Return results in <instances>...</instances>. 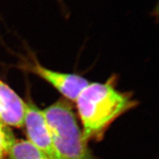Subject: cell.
I'll return each instance as SVG.
<instances>
[{"label":"cell","instance_id":"6da1fadb","mask_svg":"<svg viewBox=\"0 0 159 159\" xmlns=\"http://www.w3.org/2000/svg\"><path fill=\"white\" fill-rule=\"evenodd\" d=\"M116 80L112 76L106 82H89L76 99L87 142L100 141L114 121L137 106L131 94L118 90Z\"/></svg>","mask_w":159,"mask_h":159},{"label":"cell","instance_id":"7a4b0ae2","mask_svg":"<svg viewBox=\"0 0 159 159\" xmlns=\"http://www.w3.org/2000/svg\"><path fill=\"white\" fill-rule=\"evenodd\" d=\"M43 111L60 155L64 159H95L68 100L59 99Z\"/></svg>","mask_w":159,"mask_h":159},{"label":"cell","instance_id":"3957f363","mask_svg":"<svg viewBox=\"0 0 159 159\" xmlns=\"http://www.w3.org/2000/svg\"><path fill=\"white\" fill-rule=\"evenodd\" d=\"M21 68L47 82L68 101L75 102L80 93L89 83L87 79L76 74L61 72L48 68L33 56L26 60Z\"/></svg>","mask_w":159,"mask_h":159},{"label":"cell","instance_id":"277c9868","mask_svg":"<svg viewBox=\"0 0 159 159\" xmlns=\"http://www.w3.org/2000/svg\"><path fill=\"white\" fill-rule=\"evenodd\" d=\"M23 127L27 140L51 159H64L56 151L43 111L33 102H27Z\"/></svg>","mask_w":159,"mask_h":159},{"label":"cell","instance_id":"5b68a950","mask_svg":"<svg viewBox=\"0 0 159 159\" xmlns=\"http://www.w3.org/2000/svg\"><path fill=\"white\" fill-rule=\"evenodd\" d=\"M27 102L0 80V121L7 127H23Z\"/></svg>","mask_w":159,"mask_h":159},{"label":"cell","instance_id":"8992f818","mask_svg":"<svg viewBox=\"0 0 159 159\" xmlns=\"http://www.w3.org/2000/svg\"><path fill=\"white\" fill-rule=\"evenodd\" d=\"M7 159H51L28 140L15 139L9 148Z\"/></svg>","mask_w":159,"mask_h":159},{"label":"cell","instance_id":"52a82bcc","mask_svg":"<svg viewBox=\"0 0 159 159\" xmlns=\"http://www.w3.org/2000/svg\"><path fill=\"white\" fill-rule=\"evenodd\" d=\"M15 139L9 128L0 123V159H7L9 148Z\"/></svg>","mask_w":159,"mask_h":159},{"label":"cell","instance_id":"ba28073f","mask_svg":"<svg viewBox=\"0 0 159 159\" xmlns=\"http://www.w3.org/2000/svg\"><path fill=\"white\" fill-rule=\"evenodd\" d=\"M0 123H2V122H1V121H0Z\"/></svg>","mask_w":159,"mask_h":159}]
</instances>
